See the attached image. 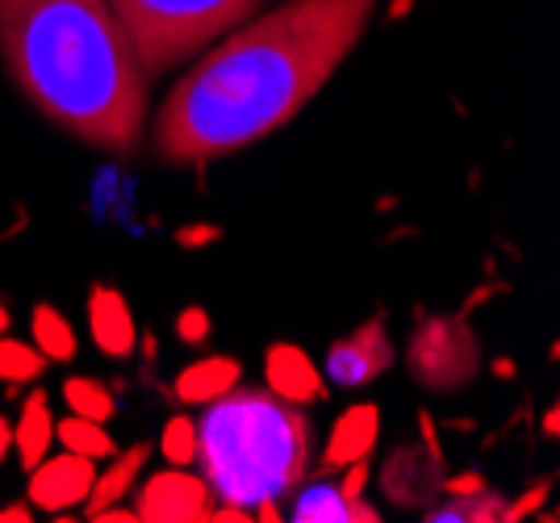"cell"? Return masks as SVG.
Returning <instances> with one entry per match:
<instances>
[{
	"label": "cell",
	"instance_id": "obj_3",
	"mask_svg": "<svg viewBox=\"0 0 560 523\" xmlns=\"http://www.w3.org/2000/svg\"><path fill=\"white\" fill-rule=\"evenodd\" d=\"M206 486L231 507H259L293 490L310 469V419L268 390H238L210 403L197 428Z\"/></svg>",
	"mask_w": 560,
	"mask_h": 523
},
{
	"label": "cell",
	"instance_id": "obj_7",
	"mask_svg": "<svg viewBox=\"0 0 560 523\" xmlns=\"http://www.w3.org/2000/svg\"><path fill=\"white\" fill-rule=\"evenodd\" d=\"M96 477V461L80 456V452H59V456H43L30 469V502L43 511H68L89 499Z\"/></svg>",
	"mask_w": 560,
	"mask_h": 523
},
{
	"label": "cell",
	"instance_id": "obj_21",
	"mask_svg": "<svg viewBox=\"0 0 560 523\" xmlns=\"http://www.w3.org/2000/svg\"><path fill=\"white\" fill-rule=\"evenodd\" d=\"M502 507L506 502L493 499L490 490H481V495H456L447 507L431 511L427 520H502Z\"/></svg>",
	"mask_w": 560,
	"mask_h": 523
},
{
	"label": "cell",
	"instance_id": "obj_4",
	"mask_svg": "<svg viewBox=\"0 0 560 523\" xmlns=\"http://www.w3.org/2000/svg\"><path fill=\"white\" fill-rule=\"evenodd\" d=\"M121 18L142 75H160L201 47H210L222 30L256 13L259 0H109Z\"/></svg>",
	"mask_w": 560,
	"mask_h": 523
},
{
	"label": "cell",
	"instance_id": "obj_5",
	"mask_svg": "<svg viewBox=\"0 0 560 523\" xmlns=\"http://www.w3.org/2000/svg\"><path fill=\"white\" fill-rule=\"evenodd\" d=\"M406 360L422 385L456 390L477 373V339L460 318H427L410 339Z\"/></svg>",
	"mask_w": 560,
	"mask_h": 523
},
{
	"label": "cell",
	"instance_id": "obj_10",
	"mask_svg": "<svg viewBox=\"0 0 560 523\" xmlns=\"http://www.w3.org/2000/svg\"><path fill=\"white\" fill-rule=\"evenodd\" d=\"M89 332L105 357H130L135 352V314L114 286L89 289Z\"/></svg>",
	"mask_w": 560,
	"mask_h": 523
},
{
	"label": "cell",
	"instance_id": "obj_27",
	"mask_svg": "<svg viewBox=\"0 0 560 523\" xmlns=\"http://www.w3.org/2000/svg\"><path fill=\"white\" fill-rule=\"evenodd\" d=\"M9 449H13V428L4 423V415H0V461L9 456Z\"/></svg>",
	"mask_w": 560,
	"mask_h": 523
},
{
	"label": "cell",
	"instance_id": "obj_8",
	"mask_svg": "<svg viewBox=\"0 0 560 523\" xmlns=\"http://www.w3.org/2000/svg\"><path fill=\"white\" fill-rule=\"evenodd\" d=\"M389 364H394V344H389L381 318H369L360 332L330 344L327 352V373L335 385H364V381L381 377Z\"/></svg>",
	"mask_w": 560,
	"mask_h": 523
},
{
	"label": "cell",
	"instance_id": "obj_29",
	"mask_svg": "<svg viewBox=\"0 0 560 523\" xmlns=\"http://www.w3.org/2000/svg\"><path fill=\"white\" fill-rule=\"evenodd\" d=\"M406 9H410V0H394V13L389 18H406Z\"/></svg>",
	"mask_w": 560,
	"mask_h": 523
},
{
	"label": "cell",
	"instance_id": "obj_26",
	"mask_svg": "<svg viewBox=\"0 0 560 523\" xmlns=\"http://www.w3.org/2000/svg\"><path fill=\"white\" fill-rule=\"evenodd\" d=\"M34 520V511L25 507V502H9V507H0V523H30Z\"/></svg>",
	"mask_w": 560,
	"mask_h": 523
},
{
	"label": "cell",
	"instance_id": "obj_15",
	"mask_svg": "<svg viewBox=\"0 0 560 523\" xmlns=\"http://www.w3.org/2000/svg\"><path fill=\"white\" fill-rule=\"evenodd\" d=\"M114 465L105 469V474L93 477V490H89V515L93 511H101V507H114V502H121V495L135 486V477H139V469L147 465V444H135V449L126 452H114L109 456Z\"/></svg>",
	"mask_w": 560,
	"mask_h": 523
},
{
	"label": "cell",
	"instance_id": "obj_30",
	"mask_svg": "<svg viewBox=\"0 0 560 523\" xmlns=\"http://www.w3.org/2000/svg\"><path fill=\"white\" fill-rule=\"evenodd\" d=\"M9 332V306H4V302H0V335Z\"/></svg>",
	"mask_w": 560,
	"mask_h": 523
},
{
	"label": "cell",
	"instance_id": "obj_11",
	"mask_svg": "<svg viewBox=\"0 0 560 523\" xmlns=\"http://www.w3.org/2000/svg\"><path fill=\"white\" fill-rule=\"evenodd\" d=\"M376 431H381V410L373 403L348 406L339 415V423L330 431L327 449H323V469H343L351 461H364L376 449Z\"/></svg>",
	"mask_w": 560,
	"mask_h": 523
},
{
	"label": "cell",
	"instance_id": "obj_9",
	"mask_svg": "<svg viewBox=\"0 0 560 523\" xmlns=\"http://www.w3.org/2000/svg\"><path fill=\"white\" fill-rule=\"evenodd\" d=\"M264 381L268 394H277L289 406H310L327 398V377L318 373V364L305 357L298 344H272L264 357Z\"/></svg>",
	"mask_w": 560,
	"mask_h": 523
},
{
	"label": "cell",
	"instance_id": "obj_2",
	"mask_svg": "<svg viewBox=\"0 0 560 523\" xmlns=\"http://www.w3.org/2000/svg\"><path fill=\"white\" fill-rule=\"evenodd\" d=\"M0 55L55 126L105 151H130L147 75L109 0H0Z\"/></svg>",
	"mask_w": 560,
	"mask_h": 523
},
{
	"label": "cell",
	"instance_id": "obj_17",
	"mask_svg": "<svg viewBox=\"0 0 560 523\" xmlns=\"http://www.w3.org/2000/svg\"><path fill=\"white\" fill-rule=\"evenodd\" d=\"M30 332H34V348H38L47 360L75 357V332H71V323L55 306H47V302L34 306V314H30Z\"/></svg>",
	"mask_w": 560,
	"mask_h": 523
},
{
	"label": "cell",
	"instance_id": "obj_18",
	"mask_svg": "<svg viewBox=\"0 0 560 523\" xmlns=\"http://www.w3.org/2000/svg\"><path fill=\"white\" fill-rule=\"evenodd\" d=\"M63 403L71 406V415H84V419H96V423H105L114 415V394L93 377L63 381Z\"/></svg>",
	"mask_w": 560,
	"mask_h": 523
},
{
	"label": "cell",
	"instance_id": "obj_28",
	"mask_svg": "<svg viewBox=\"0 0 560 523\" xmlns=\"http://www.w3.org/2000/svg\"><path fill=\"white\" fill-rule=\"evenodd\" d=\"M544 431H548V435H557V406L544 415Z\"/></svg>",
	"mask_w": 560,
	"mask_h": 523
},
{
	"label": "cell",
	"instance_id": "obj_19",
	"mask_svg": "<svg viewBox=\"0 0 560 523\" xmlns=\"http://www.w3.org/2000/svg\"><path fill=\"white\" fill-rule=\"evenodd\" d=\"M47 364L50 360L38 348L0 335V381H38L47 373Z\"/></svg>",
	"mask_w": 560,
	"mask_h": 523
},
{
	"label": "cell",
	"instance_id": "obj_20",
	"mask_svg": "<svg viewBox=\"0 0 560 523\" xmlns=\"http://www.w3.org/2000/svg\"><path fill=\"white\" fill-rule=\"evenodd\" d=\"M160 452H164L167 465H192L197 461V423L188 415H176L167 419L164 431H160Z\"/></svg>",
	"mask_w": 560,
	"mask_h": 523
},
{
	"label": "cell",
	"instance_id": "obj_24",
	"mask_svg": "<svg viewBox=\"0 0 560 523\" xmlns=\"http://www.w3.org/2000/svg\"><path fill=\"white\" fill-rule=\"evenodd\" d=\"M544 495H548V486H536V490H527L518 502H511V507H502V520H523L527 511H536L539 502H544Z\"/></svg>",
	"mask_w": 560,
	"mask_h": 523
},
{
	"label": "cell",
	"instance_id": "obj_22",
	"mask_svg": "<svg viewBox=\"0 0 560 523\" xmlns=\"http://www.w3.org/2000/svg\"><path fill=\"white\" fill-rule=\"evenodd\" d=\"M176 335L185 339V344H206L210 339V314L201 306H188L180 318H176Z\"/></svg>",
	"mask_w": 560,
	"mask_h": 523
},
{
	"label": "cell",
	"instance_id": "obj_1",
	"mask_svg": "<svg viewBox=\"0 0 560 523\" xmlns=\"http://www.w3.org/2000/svg\"><path fill=\"white\" fill-rule=\"evenodd\" d=\"M376 0H289L213 47L167 96L155 143L172 164H206L272 135L348 59Z\"/></svg>",
	"mask_w": 560,
	"mask_h": 523
},
{
	"label": "cell",
	"instance_id": "obj_6",
	"mask_svg": "<svg viewBox=\"0 0 560 523\" xmlns=\"http://www.w3.org/2000/svg\"><path fill=\"white\" fill-rule=\"evenodd\" d=\"M210 486L206 477L188 474L185 465H172L164 474L142 481L135 520L142 523H206L210 515Z\"/></svg>",
	"mask_w": 560,
	"mask_h": 523
},
{
	"label": "cell",
	"instance_id": "obj_13",
	"mask_svg": "<svg viewBox=\"0 0 560 523\" xmlns=\"http://www.w3.org/2000/svg\"><path fill=\"white\" fill-rule=\"evenodd\" d=\"M55 444V419H50V403L43 390H34L22 403V415H18V428H13V449H18V461L30 474L43 456Z\"/></svg>",
	"mask_w": 560,
	"mask_h": 523
},
{
	"label": "cell",
	"instance_id": "obj_25",
	"mask_svg": "<svg viewBox=\"0 0 560 523\" xmlns=\"http://www.w3.org/2000/svg\"><path fill=\"white\" fill-rule=\"evenodd\" d=\"M447 490H452V495H481V490H486V477L481 474L456 477V481H447Z\"/></svg>",
	"mask_w": 560,
	"mask_h": 523
},
{
	"label": "cell",
	"instance_id": "obj_12",
	"mask_svg": "<svg viewBox=\"0 0 560 523\" xmlns=\"http://www.w3.org/2000/svg\"><path fill=\"white\" fill-rule=\"evenodd\" d=\"M243 377V364L234 357H206V360H192L185 373L176 377V398L185 406H210L218 403L222 394H231L234 385Z\"/></svg>",
	"mask_w": 560,
	"mask_h": 523
},
{
	"label": "cell",
	"instance_id": "obj_16",
	"mask_svg": "<svg viewBox=\"0 0 560 523\" xmlns=\"http://www.w3.org/2000/svg\"><path fill=\"white\" fill-rule=\"evenodd\" d=\"M55 440L63 444L68 452H80V456H89V461H109L117 452L114 435L105 431V423H96V419H84V415H68L59 428H55Z\"/></svg>",
	"mask_w": 560,
	"mask_h": 523
},
{
	"label": "cell",
	"instance_id": "obj_23",
	"mask_svg": "<svg viewBox=\"0 0 560 523\" xmlns=\"http://www.w3.org/2000/svg\"><path fill=\"white\" fill-rule=\"evenodd\" d=\"M222 239V226H210V222H197V226H180L176 231V243L180 247H210Z\"/></svg>",
	"mask_w": 560,
	"mask_h": 523
},
{
	"label": "cell",
	"instance_id": "obj_14",
	"mask_svg": "<svg viewBox=\"0 0 560 523\" xmlns=\"http://www.w3.org/2000/svg\"><path fill=\"white\" fill-rule=\"evenodd\" d=\"M293 520L298 523H376V515L369 502L343 499L339 486H310L298 507H293Z\"/></svg>",
	"mask_w": 560,
	"mask_h": 523
}]
</instances>
